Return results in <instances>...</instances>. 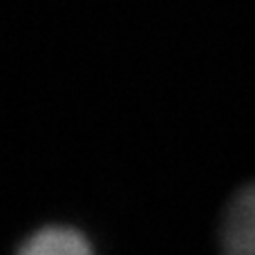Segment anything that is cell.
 Masks as SVG:
<instances>
[{"label":"cell","mask_w":255,"mask_h":255,"mask_svg":"<svg viewBox=\"0 0 255 255\" xmlns=\"http://www.w3.org/2000/svg\"><path fill=\"white\" fill-rule=\"evenodd\" d=\"M222 253L255 255V181L235 193L222 220Z\"/></svg>","instance_id":"cell-1"},{"label":"cell","mask_w":255,"mask_h":255,"mask_svg":"<svg viewBox=\"0 0 255 255\" xmlns=\"http://www.w3.org/2000/svg\"><path fill=\"white\" fill-rule=\"evenodd\" d=\"M16 255H94V251L81 231L54 224L31 233Z\"/></svg>","instance_id":"cell-2"}]
</instances>
